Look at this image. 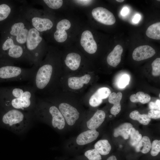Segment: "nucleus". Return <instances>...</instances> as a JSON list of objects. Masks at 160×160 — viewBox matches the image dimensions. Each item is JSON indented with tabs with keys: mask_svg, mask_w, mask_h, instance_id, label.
<instances>
[{
	"mask_svg": "<svg viewBox=\"0 0 160 160\" xmlns=\"http://www.w3.org/2000/svg\"><path fill=\"white\" fill-rule=\"evenodd\" d=\"M36 93L31 85L0 87V108L33 111L37 102Z\"/></svg>",
	"mask_w": 160,
	"mask_h": 160,
	"instance_id": "nucleus-1",
	"label": "nucleus"
},
{
	"mask_svg": "<svg viewBox=\"0 0 160 160\" xmlns=\"http://www.w3.org/2000/svg\"><path fill=\"white\" fill-rule=\"evenodd\" d=\"M80 43L84 50L89 53L94 54L97 50V43L92 33L89 30L85 31L82 33Z\"/></svg>",
	"mask_w": 160,
	"mask_h": 160,
	"instance_id": "nucleus-9",
	"label": "nucleus"
},
{
	"mask_svg": "<svg viewBox=\"0 0 160 160\" xmlns=\"http://www.w3.org/2000/svg\"><path fill=\"white\" fill-rule=\"evenodd\" d=\"M129 116L132 119L137 121L140 123L144 125H148L151 121V119L147 114H141L137 110L132 112L129 114Z\"/></svg>",
	"mask_w": 160,
	"mask_h": 160,
	"instance_id": "nucleus-27",
	"label": "nucleus"
},
{
	"mask_svg": "<svg viewBox=\"0 0 160 160\" xmlns=\"http://www.w3.org/2000/svg\"><path fill=\"white\" fill-rule=\"evenodd\" d=\"M105 116V113L103 111L97 110L92 117L87 121V127L90 130L96 129L103 122Z\"/></svg>",
	"mask_w": 160,
	"mask_h": 160,
	"instance_id": "nucleus-19",
	"label": "nucleus"
},
{
	"mask_svg": "<svg viewBox=\"0 0 160 160\" xmlns=\"http://www.w3.org/2000/svg\"><path fill=\"white\" fill-rule=\"evenodd\" d=\"M151 99V96L147 94L142 92H139L136 94L132 95L130 97V100L133 103L139 102L142 104H145L149 102Z\"/></svg>",
	"mask_w": 160,
	"mask_h": 160,
	"instance_id": "nucleus-26",
	"label": "nucleus"
},
{
	"mask_svg": "<svg viewBox=\"0 0 160 160\" xmlns=\"http://www.w3.org/2000/svg\"><path fill=\"white\" fill-rule=\"evenodd\" d=\"M122 96V93L120 92L117 93L113 92L109 95L108 101L110 103L113 104L110 110L111 113L112 114L116 115L120 112L121 110L120 102Z\"/></svg>",
	"mask_w": 160,
	"mask_h": 160,
	"instance_id": "nucleus-20",
	"label": "nucleus"
},
{
	"mask_svg": "<svg viewBox=\"0 0 160 160\" xmlns=\"http://www.w3.org/2000/svg\"><path fill=\"white\" fill-rule=\"evenodd\" d=\"M140 15L139 14H136L134 17L133 21L134 23H137L140 20Z\"/></svg>",
	"mask_w": 160,
	"mask_h": 160,
	"instance_id": "nucleus-38",
	"label": "nucleus"
},
{
	"mask_svg": "<svg viewBox=\"0 0 160 160\" xmlns=\"http://www.w3.org/2000/svg\"><path fill=\"white\" fill-rule=\"evenodd\" d=\"M42 40L39 32L34 28L28 30L26 41L27 49L28 51V56L29 58L34 63L36 51L38 46Z\"/></svg>",
	"mask_w": 160,
	"mask_h": 160,
	"instance_id": "nucleus-5",
	"label": "nucleus"
},
{
	"mask_svg": "<svg viewBox=\"0 0 160 160\" xmlns=\"http://www.w3.org/2000/svg\"><path fill=\"white\" fill-rule=\"evenodd\" d=\"M111 93L110 89L106 87H101L91 97L89 101L90 105L96 107L100 105L103 102V99L109 97Z\"/></svg>",
	"mask_w": 160,
	"mask_h": 160,
	"instance_id": "nucleus-13",
	"label": "nucleus"
},
{
	"mask_svg": "<svg viewBox=\"0 0 160 160\" xmlns=\"http://www.w3.org/2000/svg\"><path fill=\"white\" fill-rule=\"evenodd\" d=\"M94 147L100 154L103 155L108 154L111 149V146L106 140L98 141L95 144Z\"/></svg>",
	"mask_w": 160,
	"mask_h": 160,
	"instance_id": "nucleus-23",
	"label": "nucleus"
},
{
	"mask_svg": "<svg viewBox=\"0 0 160 160\" xmlns=\"http://www.w3.org/2000/svg\"><path fill=\"white\" fill-rule=\"evenodd\" d=\"M128 12L129 10L127 8H124L121 10V14L123 16H125L128 14Z\"/></svg>",
	"mask_w": 160,
	"mask_h": 160,
	"instance_id": "nucleus-39",
	"label": "nucleus"
},
{
	"mask_svg": "<svg viewBox=\"0 0 160 160\" xmlns=\"http://www.w3.org/2000/svg\"><path fill=\"white\" fill-rule=\"evenodd\" d=\"M76 2L77 3L81 5H87L89 4L92 1L88 0H76Z\"/></svg>",
	"mask_w": 160,
	"mask_h": 160,
	"instance_id": "nucleus-37",
	"label": "nucleus"
},
{
	"mask_svg": "<svg viewBox=\"0 0 160 160\" xmlns=\"http://www.w3.org/2000/svg\"><path fill=\"white\" fill-rule=\"evenodd\" d=\"M43 1L49 8L54 9L60 8L63 2L62 0H44Z\"/></svg>",
	"mask_w": 160,
	"mask_h": 160,
	"instance_id": "nucleus-31",
	"label": "nucleus"
},
{
	"mask_svg": "<svg viewBox=\"0 0 160 160\" xmlns=\"http://www.w3.org/2000/svg\"><path fill=\"white\" fill-rule=\"evenodd\" d=\"M59 109L69 125H73L79 118V113L78 111L68 104L61 103L59 105Z\"/></svg>",
	"mask_w": 160,
	"mask_h": 160,
	"instance_id": "nucleus-8",
	"label": "nucleus"
},
{
	"mask_svg": "<svg viewBox=\"0 0 160 160\" xmlns=\"http://www.w3.org/2000/svg\"><path fill=\"white\" fill-rule=\"evenodd\" d=\"M71 26V23L68 20L63 19L58 23L56 25V31L54 34V37L58 42H63L67 38V34L65 31Z\"/></svg>",
	"mask_w": 160,
	"mask_h": 160,
	"instance_id": "nucleus-12",
	"label": "nucleus"
},
{
	"mask_svg": "<svg viewBox=\"0 0 160 160\" xmlns=\"http://www.w3.org/2000/svg\"><path fill=\"white\" fill-rule=\"evenodd\" d=\"M53 71L52 65L49 64H45L37 68L31 81L36 92L47 87L51 79Z\"/></svg>",
	"mask_w": 160,
	"mask_h": 160,
	"instance_id": "nucleus-4",
	"label": "nucleus"
},
{
	"mask_svg": "<svg viewBox=\"0 0 160 160\" xmlns=\"http://www.w3.org/2000/svg\"><path fill=\"white\" fill-rule=\"evenodd\" d=\"M152 74L154 76H158L160 75V58L155 59L152 63Z\"/></svg>",
	"mask_w": 160,
	"mask_h": 160,
	"instance_id": "nucleus-32",
	"label": "nucleus"
},
{
	"mask_svg": "<svg viewBox=\"0 0 160 160\" xmlns=\"http://www.w3.org/2000/svg\"><path fill=\"white\" fill-rule=\"evenodd\" d=\"M149 107L151 110L160 111V100H157L156 102H150L149 104Z\"/></svg>",
	"mask_w": 160,
	"mask_h": 160,
	"instance_id": "nucleus-36",
	"label": "nucleus"
},
{
	"mask_svg": "<svg viewBox=\"0 0 160 160\" xmlns=\"http://www.w3.org/2000/svg\"><path fill=\"white\" fill-rule=\"evenodd\" d=\"M132 127V125L130 123H123L115 129L113 136L115 137L121 136L124 139H127L130 136V132Z\"/></svg>",
	"mask_w": 160,
	"mask_h": 160,
	"instance_id": "nucleus-22",
	"label": "nucleus"
},
{
	"mask_svg": "<svg viewBox=\"0 0 160 160\" xmlns=\"http://www.w3.org/2000/svg\"><path fill=\"white\" fill-rule=\"evenodd\" d=\"M31 22L34 28L41 32L50 29L53 25L52 22L47 18L34 17L32 19Z\"/></svg>",
	"mask_w": 160,
	"mask_h": 160,
	"instance_id": "nucleus-17",
	"label": "nucleus"
},
{
	"mask_svg": "<svg viewBox=\"0 0 160 160\" xmlns=\"http://www.w3.org/2000/svg\"><path fill=\"white\" fill-rule=\"evenodd\" d=\"M99 135V133L95 130H90L84 132L77 137L76 142L80 145H84L90 143L95 140Z\"/></svg>",
	"mask_w": 160,
	"mask_h": 160,
	"instance_id": "nucleus-15",
	"label": "nucleus"
},
{
	"mask_svg": "<svg viewBox=\"0 0 160 160\" xmlns=\"http://www.w3.org/2000/svg\"><path fill=\"white\" fill-rule=\"evenodd\" d=\"M123 49L120 45L116 46L107 57L108 64L113 67H116L120 62Z\"/></svg>",
	"mask_w": 160,
	"mask_h": 160,
	"instance_id": "nucleus-18",
	"label": "nucleus"
},
{
	"mask_svg": "<svg viewBox=\"0 0 160 160\" xmlns=\"http://www.w3.org/2000/svg\"><path fill=\"white\" fill-rule=\"evenodd\" d=\"M92 16L98 22L107 25H112L116 22L113 14L107 9L101 7H96L92 12Z\"/></svg>",
	"mask_w": 160,
	"mask_h": 160,
	"instance_id": "nucleus-6",
	"label": "nucleus"
},
{
	"mask_svg": "<svg viewBox=\"0 0 160 160\" xmlns=\"http://www.w3.org/2000/svg\"><path fill=\"white\" fill-rule=\"evenodd\" d=\"M151 143L149 138L147 136L142 137L135 147L137 152H141L143 153L148 152L151 148Z\"/></svg>",
	"mask_w": 160,
	"mask_h": 160,
	"instance_id": "nucleus-24",
	"label": "nucleus"
},
{
	"mask_svg": "<svg viewBox=\"0 0 160 160\" xmlns=\"http://www.w3.org/2000/svg\"><path fill=\"white\" fill-rule=\"evenodd\" d=\"M156 52L151 47L147 45L139 46L133 51L132 57L135 60L140 61L153 57Z\"/></svg>",
	"mask_w": 160,
	"mask_h": 160,
	"instance_id": "nucleus-11",
	"label": "nucleus"
},
{
	"mask_svg": "<svg viewBox=\"0 0 160 160\" xmlns=\"http://www.w3.org/2000/svg\"><path fill=\"white\" fill-rule=\"evenodd\" d=\"M151 153L153 156H157L160 151V140H154L151 144Z\"/></svg>",
	"mask_w": 160,
	"mask_h": 160,
	"instance_id": "nucleus-33",
	"label": "nucleus"
},
{
	"mask_svg": "<svg viewBox=\"0 0 160 160\" xmlns=\"http://www.w3.org/2000/svg\"><path fill=\"white\" fill-rule=\"evenodd\" d=\"M84 155L89 160H101L102 159L100 154L95 149L87 151L85 153Z\"/></svg>",
	"mask_w": 160,
	"mask_h": 160,
	"instance_id": "nucleus-29",
	"label": "nucleus"
},
{
	"mask_svg": "<svg viewBox=\"0 0 160 160\" xmlns=\"http://www.w3.org/2000/svg\"><path fill=\"white\" fill-rule=\"evenodd\" d=\"M116 1L117 2H123L124 0H116Z\"/></svg>",
	"mask_w": 160,
	"mask_h": 160,
	"instance_id": "nucleus-41",
	"label": "nucleus"
},
{
	"mask_svg": "<svg viewBox=\"0 0 160 160\" xmlns=\"http://www.w3.org/2000/svg\"><path fill=\"white\" fill-rule=\"evenodd\" d=\"M37 68H23L11 65L0 67V82L31 81Z\"/></svg>",
	"mask_w": 160,
	"mask_h": 160,
	"instance_id": "nucleus-3",
	"label": "nucleus"
},
{
	"mask_svg": "<svg viewBox=\"0 0 160 160\" xmlns=\"http://www.w3.org/2000/svg\"><path fill=\"white\" fill-rule=\"evenodd\" d=\"M148 115L151 119H156L160 118V111L151 110L148 112Z\"/></svg>",
	"mask_w": 160,
	"mask_h": 160,
	"instance_id": "nucleus-35",
	"label": "nucleus"
},
{
	"mask_svg": "<svg viewBox=\"0 0 160 160\" xmlns=\"http://www.w3.org/2000/svg\"><path fill=\"white\" fill-rule=\"evenodd\" d=\"M130 136V144L134 147L137 145L142 138V135L134 127H132L131 130Z\"/></svg>",
	"mask_w": 160,
	"mask_h": 160,
	"instance_id": "nucleus-28",
	"label": "nucleus"
},
{
	"mask_svg": "<svg viewBox=\"0 0 160 160\" xmlns=\"http://www.w3.org/2000/svg\"><path fill=\"white\" fill-rule=\"evenodd\" d=\"M107 160H117L116 157L114 156H112L109 157Z\"/></svg>",
	"mask_w": 160,
	"mask_h": 160,
	"instance_id": "nucleus-40",
	"label": "nucleus"
},
{
	"mask_svg": "<svg viewBox=\"0 0 160 160\" xmlns=\"http://www.w3.org/2000/svg\"><path fill=\"white\" fill-rule=\"evenodd\" d=\"M129 81V77L128 75L124 74L122 76L118 83L119 87L121 88L125 87L128 84Z\"/></svg>",
	"mask_w": 160,
	"mask_h": 160,
	"instance_id": "nucleus-34",
	"label": "nucleus"
},
{
	"mask_svg": "<svg viewBox=\"0 0 160 160\" xmlns=\"http://www.w3.org/2000/svg\"><path fill=\"white\" fill-rule=\"evenodd\" d=\"M11 11L10 7L6 4L0 5V21L6 19L10 14Z\"/></svg>",
	"mask_w": 160,
	"mask_h": 160,
	"instance_id": "nucleus-30",
	"label": "nucleus"
},
{
	"mask_svg": "<svg viewBox=\"0 0 160 160\" xmlns=\"http://www.w3.org/2000/svg\"><path fill=\"white\" fill-rule=\"evenodd\" d=\"M90 79L91 76L88 74L80 77H71L68 79V85L72 89H79L83 87L84 84H87Z\"/></svg>",
	"mask_w": 160,
	"mask_h": 160,
	"instance_id": "nucleus-16",
	"label": "nucleus"
},
{
	"mask_svg": "<svg viewBox=\"0 0 160 160\" xmlns=\"http://www.w3.org/2000/svg\"><path fill=\"white\" fill-rule=\"evenodd\" d=\"M3 110L1 120L6 127L17 133L22 132L27 128L29 121L28 113L14 109Z\"/></svg>",
	"mask_w": 160,
	"mask_h": 160,
	"instance_id": "nucleus-2",
	"label": "nucleus"
},
{
	"mask_svg": "<svg viewBox=\"0 0 160 160\" xmlns=\"http://www.w3.org/2000/svg\"><path fill=\"white\" fill-rule=\"evenodd\" d=\"M146 34L148 37L155 39H160V23H156L150 25L147 28Z\"/></svg>",
	"mask_w": 160,
	"mask_h": 160,
	"instance_id": "nucleus-25",
	"label": "nucleus"
},
{
	"mask_svg": "<svg viewBox=\"0 0 160 160\" xmlns=\"http://www.w3.org/2000/svg\"><path fill=\"white\" fill-rule=\"evenodd\" d=\"M4 51L8 50L7 56L10 60H15L22 58L24 54L23 48L15 44L13 40L11 38L7 39L2 46Z\"/></svg>",
	"mask_w": 160,
	"mask_h": 160,
	"instance_id": "nucleus-7",
	"label": "nucleus"
},
{
	"mask_svg": "<svg viewBox=\"0 0 160 160\" xmlns=\"http://www.w3.org/2000/svg\"><path fill=\"white\" fill-rule=\"evenodd\" d=\"M81 61V57L79 54L71 53L67 55L65 60V64L70 69L75 71L79 67Z\"/></svg>",
	"mask_w": 160,
	"mask_h": 160,
	"instance_id": "nucleus-21",
	"label": "nucleus"
},
{
	"mask_svg": "<svg viewBox=\"0 0 160 160\" xmlns=\"http://www.w3.org/2000/svg\"><path fill=\"white\" fill-rule=\"evenodd\" d=\"M49 112L52 116L51 123L54 128L62 129L65 126V119L59 109L54 105L50 106Z\"/></svg>",
	"mask_w": 160,
	"mask_h": 160,
	"instance_id": "nucleus-14",
	"label": "nucleus"
},
{
	"mask_svg": "<svg viewBox=\"0 0 160 160\" xmlns=\"http://www.w3.org/2000/svg\"><path fill=\"white\" fill-rule=\"evenodd\" d=\"M28 30L23 23L18 22L12 25L10 33L16 37V40L17 43L24 44L26 42Z\"/></svg>",
	"mask_w": 160,
	"mask_h": 160,
	"instance_id": "nucleus-10",
	"label": "nucleus"
}]
</instances>
